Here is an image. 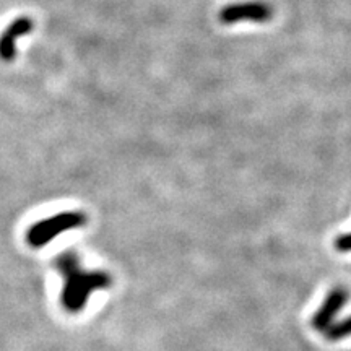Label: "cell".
Here are the masks:
<instances>
[{
  "label": "cell",
  "mask_w": 351,
  "mask_h": 351,
  "mask_svg": "<svg viewBox=\"0 0 351 351\" xmlns=\"http://www.w3.org/2000/svg\"><path fill=\"white\" fill-rule=\"evenodd\" d=\"M56 267L64 276L60 302L72 314L80 313L95 291L108 289L112 285L111 275L106 271L83 270L80 261L73 252H65L57 257Z\"/></svg>",
  "instance_id": "cell-1"
},
{
  "label": "cell",
  "mask_w": 351,
  "mask_h": 351,
  "mask_svg": "<svg viewBox=\"0 0 351 351\" xmlns=\"http://www.w3.org/2000/svg\"><path fill=\"white\" fill-rule=\"evenodd\" d=\"M86 223V217L82 212H65L54 215L43 221H38L28 231V243L33 247H41L49 241L56 239L60 232L75 230Z\"/></svg>",
  "instance_id": "cell-2"
},
{
  "label": "cell",
  "mask_w": 351,
  "mask_h": 351,
  "mask_svg": "<svg viewBox=\"0 0 351 351\" xmlns=\"http://www.w3.org/2000/svg\"><path fill=\"white\" fill-rule=\"evenodd\" d=\"M274 16L270 3L263 0H254V2L232 3L219 12V21L223 25H234L241 21H251V23H265Z\"/></svg>",
  "instance_id": "cell-3"
},
{
  "label": "cell",
  "mask_w": 351,
  "mask_h": 351,
  "mask_svg": "<svg viewBox=\"0 0 351 351\" xmlns=\"http://www.w3.org/2000/svg\"><path fill=\"white\" fill-rule=\"evenodd\" d=\"M346 302H348V291L341 287L333 288L326 296V300H324L322 306L317 309V313L314 314L313 320H311L315 330L324 333L332 324H335L337 315L340 314V311L343 309Z\"/></svg>",
  "instance_id": "cell-4"
},
{
  "label": "cell",
  "mask_w": 351,
  "mask_h": 351,
  "mask_svg": "<svg viewBox=\"0 0 351 351\" xmlns=\"http://www.w3.org/2000/svg\"><path fill=\"white\" fill-rule=\"evenodd\" d=\"M34 23L28 16H21L15 20L0 36V59L2 60H13L16 57V43L21 36H26L33 32Z\"/></svg>",
  "instance_id": "cell-5"
},
{
  "label": "cell",
  "mask_w": 351,
  "mask_h": 351,
  "mask_svg": "<svg viewBox=\"0 0 351 351\" xmlns=\"http://www.w3.org/2000/svg\"><path fill=\"white\" fill-rule=\"evenodd\" d=\"M324 335H327V339L333 341L351 337V317H346L343 320H340V322L332 324V326L324 332Z\"/></svg>",
  "instance_id": "cell-6"
},
{
  "label": "cell",
  "mask_w": 351,
  "mask_h": 351,
  "mask_svg": "<svg viewBox=\"0 0 351 351\" xmlns=\"http://www.w3.org/2000/svg\"><path fill=\"white\" fill-rule=\"evenodd\" d=\"M335 245L341 252H351V232H346V234L340 236V238L335 241Z\"/></svg>",
  "instance_id": "cell-7"
}]
</instances>
